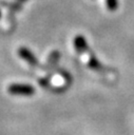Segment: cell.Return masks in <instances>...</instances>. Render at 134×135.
<instances>
[{"mask_svg": "<svg viewBox=\"0 0 134 135\" xmlns=\"http://www.w3.org/2000/svg\"><path fill=\"white\" fill-rule=\"evenodd\" d=\"M7 92L14 96H32L35 94V88L27 83H12L7 88Z\"/></svg>", "mask_w": 134, "mask_h": 135, "instance_id": "obj_1", "label": "cell"}, {"mask_svg": "<svg viewBox=\"0 0 134 135\" xmlns=\"http://www.w3.org/2000/svg\"><path fill=\"white\" fill-rule=\"evenodd\" d=\"M18 55H19L20 58H22L24 61H26L32 66H37L39 64L38 59L36 58L34 53L32 51H30L27 47H24V46L19 47L18 49Z\"/></svg>", "mask_w": 134, "mask_h": 135, "instance_id": "obj_2", "label": "cell"}, {"mask_svg": "<svg viewBox=\"0 0 134 135\" xmlns=\"http://www.w3.org/2000/svg\"><path fill=\"white\" fill-rule=\"evenodd\" d=\"M74 46L78 53H83L85 51H89L88 42H87L85 38L81 35H78L74 38Z\"/></svg>", "mask_w": 134, "mask_h": 135, "instance_id": "obj_3", "label": "cell"}, {"mask_svg": "<svg viewBox=\"0 0 134 135\" xmlns=\"http://www.w3.org/2000/svg\"><path fill=\"white\" fill-rule=\"evenodd\" d=\"M88 64H89L90 69H92V70H94L96 72H102V71L106 70V68L98 61V59L93 54H91V52H90V57H89Z\"/></svg>", "mask_w": 134, "mask_h": 135, "instance_id": "obj_4", "label": "cell"}, {"mask_svg": "<svg viewBox=\"0 0 134 135\" xmlns=\"http://www.w3.org/2000/svg\"><path fill=\"white\" fill-rule=\"evenodd\" d=\"M106 4L109 11L114 12L118 7V0H106Z\"/></svg>", "mask_w": 134, "mask_h": 135, "instance_id": "obj_5", "label": "cell"}, {"mask_svg": "<svg viewBox=\"0 0 134 135\" xmlns=\"http://www.w3.org/2000/svg\"><path fill=\"white\" fill-rule=\"evenodd\" d=\"M0 18H1V11H0Z\"/></svg>", "mask_w": 134, "mask_h": 135, "instance_id": "obj_6", "label": "cell"}]
</instances>
